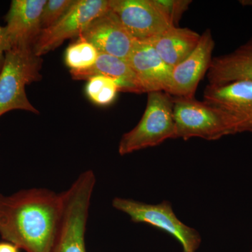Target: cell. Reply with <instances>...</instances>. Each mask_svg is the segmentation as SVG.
Listing matches in <instances>:
<instances>
[{"label": "cell", "mask_w": 252, "mask_h": 252, "mask_svg": "<svg viewBox=\"0 0 252 252\" xmlns=\"http://www.w3.org/2000/svg\"><path fill=\"white\" fill-rule=\"evenodd\" d=\"M251 252H252V251H251Z\"/></svg>", "instance_id": "cell-23"}, {"label": "cell", "mask_w": 252, "mask_h": 252, "mask_svg": "<svg viewBox=\"0 0 252 252\" xmlns=\"http://www.w3.org/2000/svg\"><path fill=\"white\" fill-rule=\"evenodd\" d=\"M9 50V43L5 34L4 27L0 26V72L4 66L5 55Z\"/></svg>", "instance_id": "cell-21"}, {"label": "cell", "mask_w": 252, "mask_h": 252, "mask_svg": "<svg viewBox=\"0 0 252 252\" xmlns=\"http://www.w3.org/2000/svg\"><path fill=\"white\" fill-rule=\"evenodd\" d=\"M155 1L174 26H177L182 15L191 3L190 0H155Z\"/></svg>", "instance_id": "cell-20"}, {"label": "cell", "mask_w": 252, "mask_h": 252, "mask_svg": "<svg viewBox=\"0 0 252 252\" xmlns=\"http://www.w3.org/2000/svg\"><path fill=\"white\" fill-rule=\"evenodd\" d=\"M175 139L193 137L217 140L245 132L243 125L228 112L194 98L173 97Z\"/></svg>", "instance_id": "cell-2"}, {"label": "cell", "mask_w": 252, "mask_h": 252, "mask_svg": "<svg viewBox=\"0 0 252 252\" xmlns=\"http://www.w3.org/2000/svg\"><path fill=\"white\" fill-rule=\"evenodd\" d=\"M200 36L188 28L173 26L150 41L162 61L173 68L193 52Z\"/></svg>", "instance_id": "cell-16"}, {"label": "cell", "mask_w": 252, "mask_h": 252, "mask_svg": "<svg viewBox=\"0 0 252 252\" xmlns=\"http://www.w3.org/2000/svg\"><path fill=\"white\" fill-rule=\"evenodd\" d=\"M96 177L83 172L63 193L62 216L51 252H86L85 233Z\"/></svg>", "instance_id": "cell-3"}, {"label": "cell", "mask_w": 252, "mask_h": 252, "mask_svg": "<svg viewBox=\"0 0 252 252\" xmlns=\"http://www.w3.org/2000/svg\"><path fill=\"white\" fill-rule=\"evenodd\" d=\"M109 8L136 41H152L173 25L155 0H109Z\"/></svg>", "instance_id": "cell-8"}, {"label": "cell", "mask_w": 252, "mask_h": 252, "mask_svg": "<svg viewBox=\"0 0 252 252\" xmlns=\"http://www.w3.org/2000/svg\"><path fill=\"white\" fill-rule=\"evenodd\" d=\"M127 61L135 73L144 93H166L172 67L162 61L150 41H136Z\"/></svg>", "instance_id": "cell-13"}, {"label": "cell", "mask_w": 252, "mask_h": 252, "mask_svg": "<svg viewBox=\"0 0 252 252\" xmlns=\"http://www.w3.org/2000/svg\"><path fill=\"white\" fill-rule=\"evenodd\" d=\"M46 0H13L4 19L10 47L32 49L40 35L41 16Z\"/></svg>", "instance_id": "cell-11"}, {"label": "cell", "mask_w": 252, "mask_h": 252, "mask_svg": "<svg viewBox=\"0 0 252 252\" xmlns=\"http://www.w3.org/2000/svg\"></svg>", "instance_id": "cell-24"}, {"label": "cell", "mask_w": 252, "mask_h": 252, "mask_svg": "<svg viewBox=\"0 0 252 252\" xmlns=\"http://www.w3.org/2000/svg\"><path fill=\"white\" fill-rule=\"evenodd\" d=\"M175 132L172 96L162 91L149 93L143 116L135 127L122 136L119 153L125 156L157 147L169 139H175Z\"/></svg>", "instance_id": "cell-5"}, {"label": "cell", "mask_w": 252, "mask_h": 252, "mask_svg": "<svg viewBox=\"0 0 252 252\" xmlns=\"http://www.w3.org/2000/svg\"><path fill=\"white\" fill-rule=\"evenodd\" d=\"M112 206L130 217L134 223H146L172 235L183 252H196L201 245L200 233L180 220L167 200L154 205L117 197L112 200Z\"/></svg>", "instance_id": "cell-6"}, {"label": "cell", "mask_w": 252, "mask_h": 252, "mask_svg": "<svg viewBox=\"0 0 252 252\" xmlns=\"http://www.w3.org/2000/svg\"><path fill=\"white\" fill-rule=\"evenodd\" d=\"M207 77L212 86L252 81V38L231 54L212 59Z\"/></svg>", "instance_id": "cell-14"}, {"label": "cell", "mask_w": 252, "mask_h": 252, "mask_svg": "<svg viewBox=\"0 0 252 252\" xmlns=\"http://www.w3.org/2000/svg\"><path fill=\"white\" fill-rule=\"evenodd\" d=\"M63 206V193L49 189L0 194V235L26 252H51Z\"/></svg>", "instance_id": "cell-1"}, {"label": "cell", "mask_w": 252, "mask_h": 252, "mask_svg": "<svg viewBox=\"0 0 252 252\" xmlns=\"http://www.w3.org/2000/svg\"><path fill=\"white\" fill-rule=\"evenodd\" d=\"M74 80L88 81L94 76L110 78L117 83L119 92L144 94L135 73L127 61L99 53L93 67L84 70H70Z\"/></svg>", "instance_id": "cell-15"}, {"label": "cell", "mask_w": 252, "mask_h": 252, "mask_svg": "<svg viewBox=\"0 0 252 252\" xmlns=\"http://www.w3.org/2000/svg\"><path fill=\"white\" fill-rule=\"evenodd\" d=\"M109 9V0H75L54 26L43 30L33 46V52L41 56L59 48L68 39L81 35L87 26Z\"/></svg>", "instance_id": "cell-7"}, {"label": "cell", "mask_w": 252, "mask_h": 252, "mask_svg": "<svg viewBox=\"0 0 252 252\" xmlns=\"http://www.w3.org/2000/svg\"><path fill=\"white\" fill-rule=\"evenodd\" d=\"M99 52L91 43L78 37L66 49L64 62L71 70H84L94 65Z\"/></svg>", "instance_id": "cell-17"}, {"label": "cell", "mask_w": 252, "mask_h": 252, "mask_svg": "<svg viewBox=\"0 0 252 252\" xmlns=\"http://www.w3.org/2000/svg\"><path fill=\"white\" fill-rule=\"evenodd\" d=\"M204 102L228 112L241 123L245 132H252V81L208 84L204 91Z\"/></svg>", "instance_id": "cell-12"}, {"label": "cell", "mask_w": 252, "mask_h": 252, "mask_svg": "<svg viewBox=\"0 0 252 252\" xmlns=\"http://www.w3.org/2000/svg\"><path fill=\"white\" fill-rule=\"evenodd\" d=\"M75 0H49L43 8L41 26L43 30L54 26L70 9Z\"/></svg>", "instance_id": "cell-19"}, {"label": "cell", "mask_w": 252, "mask_h": 252, "mask_svg": "<svg viewBox=\"0 0 252 252\" xmlns=\"http://www.w3.org/2000/svg\"><path fill=\"white\" fill-rule=\"evenodd\" d=\"M79 37L91 43L100 54L127 61L136 41L110 9L94 18Z\"/></svg>", "instance_id": "cell-10"}, {"label": "cell", "mask_w": 252, "mask_h": 252, "mask_svg": "<svg viewBox=\"0 0 252 252\" xmlns=\"http://www.w3.org/2000/svg\"><path fill=\"white\" fill-rule=\"evenodd\" d=\"M42 63L32 49L14 48L6 53L0 72V117L17 109L39 114L28 99L26 86L41 80Z\"/></svg>", "instance_id": "cell-4"}, {"label": "cell", "mask_w": 252, "mask_h": 252, "mask_svg": "<svg viewBox=\"0 0 252 252\" xmlns=\"http://www.w3.org/2000/svg\"><path fill=\"white\" fill-rule=\"evenodd\" d=\"M215 41L211 31L200 36L198 46L190 56L172 68L166 94L173 97L194 98L199 83L207 74L212 60Z\"/></svg>", "instance_id": "cell-9"}, {"label": "cell", "mask_w": 252, "mask_h": 252, "mask_svg": "<svg viewBox=\"0 0 252 252\" xmlns=\"http://www.w3.org/2000/svg\"><path fill=\"white\" fill-rule=\"evenodd\" d=\"M18 248L11 243H0V252H18Z\"/></svg>", "instance_id": "cell-22"}, {"label": "cell", "mask_w": 252, "mask_h": 252, "mask_svg": "<svg viewBox=\"0 0 252 252\" xmlns=\"http://www.w3.org/2000/svg\"><path fill=\"white\" fill-rule=\"evenodd\" d=\"M86 94L91 102L99 106L112 104L119 92L117 83L110 78L94 76L87 81Z\"/></svg>", "instance_id": "cell-18"}]
</instances>
